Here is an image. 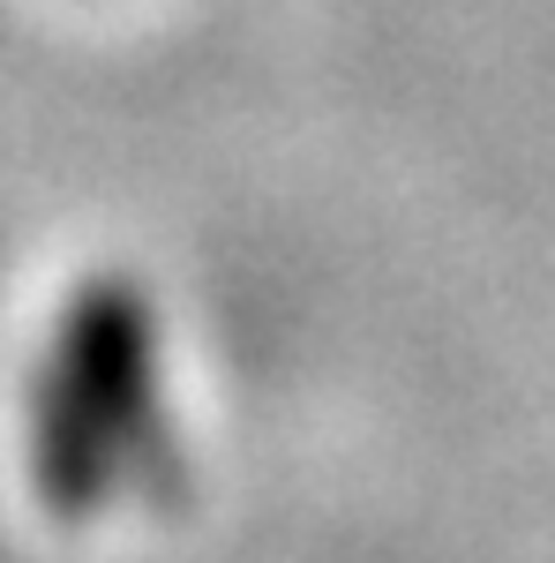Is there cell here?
I'll use <instances>...</instances> for the list:
<instances>
[{
  "label": "cell",
  "instance_id": "obj_1",
  "mask_svg": "<svg viewBox=\"0 0 555 563\" xmlns=\"http://www.w3.org/2000/svg\"><path fill=\"white\" fill-rule=\"evenodd\" d=\"M158 443L151 301L121 278L68 294L31 384V488L53 519H98Z\"/></svg>",
  "mask_w": 555,
  "mask_h": 563
}]
</instances>
